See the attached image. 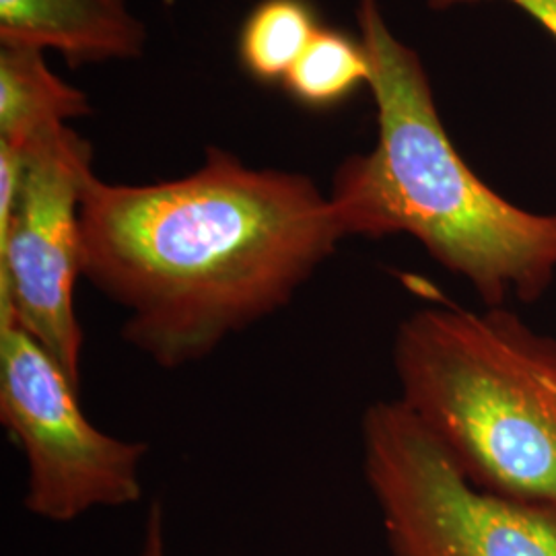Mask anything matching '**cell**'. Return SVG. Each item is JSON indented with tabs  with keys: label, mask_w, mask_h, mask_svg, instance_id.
<instances>
[{
	"label": "cell",
	"mask_w": 556,
	"mask_h": 556,
	"mask_svg": "<svg viewBox=\"0 0 556 556\" xmlns=\"http://www.w3.org/2000/svg\"><path fill=\"white\" fill-rule=\"evenodd\" d=\"M369 79L371 62L363 41L319 27L282 85L301 105L328 110L349 100L358 87L369 85Z\"/></svg>",
	"instance_id": "10"
},
{
	"label": "cell",
	"mask_w": 556,
	"mask_h": 556,
	"mask_svg": "<svg viewBox=\"0 0 556 556\" xmlns=\"http://www.w3.org/2000/svg\"><path fill=\"white\" fill-rule=\"evenodd\" d=\"M21 157L17 197L0 213V318L17 319L79 388L75 289L83 277L80 202L96 176L93 149L71 126H60L29 142Z\"/></svg>",
	"instance_id": "6"
},
{
	"label": "cell",
	"mask_w": 556,
	"mask_h": 556,
	"mask_svg": "<svg viewBox=\"0 0 556 556\" xmlns=\"http://www.w3.org/2000/svg\"><path fill=\"white\" fill-rule=\"evenodd\" d=\"M357 21L379 130L369 153L334 172L328 199L342 238L406 233L486 307L534 303L556 278V213L526 211L478 178L443 126L422 60L378 0H358Z\"/></svg>",
	"instance_id": "2"
},
{
	"label": "cell",
	"mask_w": 556,
	"mask_h": 556,
	"mask_svg": "<svg viewBox=\"0 0 556 556\" xmlns=\"http://www.w3.org/2000/svg\"><path fill=\"white\" fill-rule=\"evenodd\" d=\"M427 2L435 11H445V9H452L457 4H470V2H480V0H427ZM503 2H511L519 7L556 40V0H503Z\"/></svg>",
	"instance_id": "11"
},
{
	"label": "cell",
	"mask_w": 556,
	"mask_h": 556,
	"mask_svg": "<svg viewBox=\"0 0 556 556\" xmlns=\"http://www.w3.org/2000/svg\"><path fill=\"white\" fill-rule=\"evenodd\" d=\"M361 435L392 556H556V505L477 486L397 397L365 410Z\"/></svg>",
	"instance_id": "4"
},
{
	"label": "cell",
	"mask_w": 556,
	"mask_h": 556,
	"mask_svg": "<svg viewBox=\"0 0 556 556\" xmlns=\"http://www.w3.org/2000/svg\"><path fill=\"white\" fill-rule=\"evenodd\" d=\"M80 239L83 278L126 312L122 338L179 369L287 307L344 238L309 176L208 147L184 178L93 176Z\"/></svg>",
	"instance_id": "1"
},
{
	"label": "cell",
	"mask_w": 556,
	"mask_h": 556,
	"mask_svg": "<svg viewBox=\"0 0 556 556\" xmlns=\"http://www.w3.org/2000/svg\"><path fill=\"white\" fill-rule=\"evenodd\" d=\"M89 96L68 85L31 46L0 43V142L25 149L29 142L91 116Z\"/></svg>",
	"instance_id": "8"
},
{
	"label": "cell",
	"mask_w": 556,
	"mask_h": 556,
	"mask_svg": "<svg viewBox=\"0 0 556 556\" xmlns=\"http://www.w3.org/2000/svg\"><path fill=\"white\" fill-rule=\"evenodd\" d=\"M0 43L52 50L83 66L139 59L147 27L128 0H0Z\"/></svg>",
	"instance_id": "7"
},
{
	"label": "cell",
	"mask_w": 556,
	"mask_h": 556,
	"mask_svg": "<svg viewBox=\"0 0 556 556\" xmlns=\"http://www.w3.org/2000/svg\"><path fill=\"white\" fill-rule=\"evenodd\" d=\"M0 420L25 456L29 514L64 523L142 495L147 443L91 425L80 410L79 388L11 316L0 318Z\"/></svg>",
	"instance_id": "5"
},
{
	"label": "cell",
	"mask_w": 556,
	"mask_h": 556,
	"mask_svg": "<svg viewBox=\"0 0 556 556\" xmlns=\"http://www.w3.org/2000/svg\"><path fill=\"white\" fill-rule=\"evenodd\" d=\"M394 369L397 400L477 486L556 505V338L435 299L400 321Z\"/></svg>",
	"instance_id": "3"
},
{
	"label": "cell",
	"mask_w": 556,
	"mask_h": 556,
	"mask_svg": "<svg viewBox=\"0 0 556 556\" xmlns=\"http://www.w3.org/2000/svg\"><path fill=\"white\" fill-rule=\"evenodd\" d=\"M318 29L309 0H260L241 25L239 62L258 83H282Z\"/></svg>",
	"instance_id": "9"
},
{
	"label": "cell",
	"mask_w": 556,
	"mask_h": 556,
	"mask_svg": "<svg viewBox=\"0 0 556 556\" xmlns=\"http://www.w3.org/2000/svg\"><path fill=\"white\" fill-rule=\"evenodd\" d=\"M142 556H165L163 555V514H161L160 503H153L149 511Z\"/></svg>",
	"instance_id": "12"
}]
</instances>
